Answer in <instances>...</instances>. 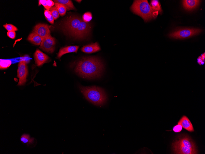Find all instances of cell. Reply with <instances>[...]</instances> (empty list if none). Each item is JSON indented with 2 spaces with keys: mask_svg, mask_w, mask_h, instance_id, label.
I'll return each instance as SVG.
<instances>
[{
  "mask_svg": "<svg viewBox=\"0 0 205 154\" xmlns=\"http://www.w3.org/2000/svg\"><path fill=\"white\" fill-rule=\"evenodd\" d=\"M201 31V30L199 29H182L172 32L168 36L170 37L174 38L183 39L196 35Z\"/></svg>",
  "mask_w": 205,
  "mask_h": 154,
  "instance_id": "5b68a950",
  "label": "cell"
},
{
  "mask_svg": "<svg viewBox=\"0 0 205 154\" xmlns=\"http://www.w3.org/2000/svg\"><path fill=\"white\" fill-rule=\"evenodd\" d=\"M55 38L50 34L42 39L40 48L46 52L52 53L55 49Z\"/></svg>",
  "mask_w": 205,
  "mask_h": 154,
  "instance_id": "52a82bcc",
  "label": "cell"
},
{
  "mask_svg": "<svg viewBox=\"0 0 205 154\" xmlns=\"http://www.w3.org/2000/svg\"><path fill=\"white\" fill-rule=\"evenodd\" d=\"M79 89L85 98L92 104L98 106L104 105L107 97L104 90L95 86H79Z\"/></svg>",
  "mask_w": 205,
  "mask_h": 154,
  "instance_id": "3957f363",
  "label": "cell"
},
{
  "mask_svg": "<svg viewBox=\"0 0 205 154\" xmlns=\"http://www.w3.org/2000/svg\"><path fill=\"white\" fill-rule=\"evenodd\" d=\"M201 1L197 0H185L183 1V5L185 9L191 10L195 8Z\"/></svg>",
  "mask_w": 205,
  "mask_h": 154,
  "instance_id": "9a60e30c",
  "label": "cell"
},
{
  "mask_svg": "<svg viewBox=\"0 0 205 154\" xmlns=\"http://www.w3.org/2000/svg\"><path fill=\"white\" fill-rule=\"evenodd\" d=\"M35 139L31 137L29 134L23 133L20 137V140L23 144L29 146L33 145L35 143Z\"/></svg>",
  "mask_w": 205,
  "mask_h": 154,
  "instance_id": "2e32d148",
  "label": "cell"
},
{
  "mask_svg": "<svg viewBox=\"0 0 205 154\" xmlns=\"http://www.w3.org/2000/svg\"><path fill=\"white\" fill-rule=\"evenodd\" d=\"M205 58V53H204L198 57L197 59L198 63L200 65L203 64L204 63Z\"/></svg>",
  "mask_w": 205,
  "mask_h": 154,
  "instance_id": "4316f807",
  "label": "cell"
},
{
  "mask_svg": "<svg viewBox=\"0 0 205 154\" xmlns=\"http://www.w3.org/2000/svg\"><path fill=\"white\" fill-rule=\"evenodd\" d=\"M35 62L38 66H40L47 61L48 56L39 49H37L34 55Z\"/></svg>",
  "mask_w": 205,
  "mask_h": 154,
  "instance_id": "8fae6325",
  "label": "cell"
},
{
  "mask_svg": "<svg viewBox=\"0 0 205 154\" xmlns=\"http://www.w3.org/2000/svg\"><path fill=\"white\" fill-rule=\"evenodd\" d=\"M92 18L91 13L87 12L85 13L83 16V20L85 22H87L90 21Z\"/></svg>",
  "mask_w": 205,
  "mask_h": 154,
  "instance_id": "484cf974",
  "label": "cell"
},
{
  "mask_svg": "<svg viewBox=\"0 0 205 154\" xmlns=\"http://www.w3.org/2000/svg\"><path fill=\"white\" fill-rule=\"evenodd\" d=\"M63 29L76 38L83 39L90 33V24L77 16H70L64 23Z\"/></svg>",
  "mask_w": 205,
  "mask_h": 154,
  "instance_id": "7a4b0ae2",
  "label": "cell"
},
{
  "mask_svg": "<svg viewBox=\"0 0 205 154\" xmlns=\"http://www.w3.org/2000/svg\"><path fill=\"white\" fill-rule=\"evenodd\" d=\"M42 39L40 36L34 31L30 33L27 38V40L37 45H41Z\"/></svg>",
  "mask_w": 205,
  "mask_h": 154,
  "instance_id": "e0dca14e",
  "label": "cell"
},
{
  "mask_svg": "<svg viewBox=\"0 0 205 154\" xmlns=\"http://www.w3.org/2000/svg\"><path fill=\"white\" fill-rule=\"evenodd\" d=\"M12 63L10 60L0 59V69H5L9 67Z\"/></svg>",
  "mask_w": 205,
  "mask_h": 154,
  "instance_id": "7402d4cb",
  "label": "cell"
},
{
  "mask_svg": "<svg viewBox=\"0 0 205 154\" xmlns=\"http://www.w3.org/2000/svg\"><path fill=\"white\" fill-rule=\"evenodd\" d=\"M55 3L52 0H39V5H42L46 10H49L51 7L54 6Z\"/></svg>",
  "mask_w": 205,
  "mask_h": 154,
  "instance_id": "d6986e66",
  "label": "cell"
},
{
  "mask_svg": "<svg viewBox=\"0 0 205 154\" xmlns=\"http://www.w3.org/2000/svg\"><path fill=\"white\" fill-rule=\"evenodd\" d=\"M131 9L135 14L140 16L145 22L153 18V10L147 0H134Z\"/></svg>",
  "mask_w": 205,
  "mask_h": 154,
  "instance_id": "277c9868",
  "label": "cell"
},
{
  "mask_svg": "<svg viewBox=\"0 0 205 154\" xmlns=\"http://www.w3.org/2000/svg\"><path fill=\"white\" fill-rule=\"evenodd\" d=\"M104 65L102 60L97 57L83 58L76 64L75 70L79 76L87 79H94L102 75Z\"/></svg>",
  "mask_w": 205,
  "mask_h": 154,
  "instance_id": "6da1fadb",
  "label": "cell"
},
{
  "mask_svg": "<svg viewBox=\"0 0 205 154\" xmlns=\"http://www.w3.org/2000/svg\"><path fill=\"white\" fill-rule=\"evenodd\" d=\"M44 14L46 19L51 24L54 23V19L51 12L49 10H46L44 12Z\"/></svg>",
  "mask_w": 205,
  "mask_h": 154,
  "instance_id": "603a6c76",
  "label": "cell"
},
{
  "mask_svg": "<svg viewBox=\"0 0 205 154\" xmlns=\"http://www.w3.org/2000/svg\"><path fill=\"white\" fill-rule=\"evenodd\" d=\"M78 45L69 46L61 48L58 53L57 57L60 58L63 55L70 53H77L79 48Z\"/></svg>",
  "mask_w": 205,
  "mask_h": 154,
  "instance_id": "5bb4252c",
  "label": "cell"
},
{
  "mask_svg": "<svg viewBox=\"0 0 205 154\" xmlns=\"http://www.w3.org/2000/svg\"><path fill=\"white\" fill-rule=\"evenodd\" d=\"M76 1L78 2H80L81 1V0H76Z\"/></svg>",
  "mask_w": 205,
  "mask_h": 154,
  "instance_id": "f546056e",
  "label": "cell"
},
{
  "mask_svg": "<svg viewBox=\"0 0 205 154\" xmlns=\"http://www.w3.org/2000/svg\"><path fill=\"white\" fill-rule=\"evenodd\" d=\"M33 31L40 36L42 39L50 34L48 26L45 24L39 23L34 27Z\"/></svg>",
  "mask_w": 205,
  "mask_h": 154,
  "instance_id": "30bf717a",
  "label": "cell"
},
{
  "mask_svg": "<svg viewBox=\"0 0 205 154\" xmlns=\"http://www.w3.org/2000/svg\"><path fill=\"white\" fill-rule=\"evenodd\" d=\"M182 127L180 124H178L174 126L173 128V130L175 132H178L181 131Z\"/></svg>",
  "mask_w": 205,
  "mask_h": 154,
  "instance_id": "83f0119b",
  "label": "cell"
},
{
  "mask_svg": "<svg viewBox=\"0 0 205 154\" xmlns=\"http://www.w3.org/2000/svg\"><path fill=\"white\" fill-rule=\"evenodd\" d=\"M26 62L24 60H21L18 65L17 77L19 78L17 85H24L26 81L28 69Z\"/></svg>",
  "mask_w": 205,
  "mask_h": 154,
  "instance_id": "8992f818",
  "label": "cell"
},
{
  "mask_svg": "<svg viewBox=\"0 0 205 154\" xmlns=\"http://www.w3.org/2000/svg\"><path fill=\"white\" fill-rule=\"evenodd\" d=\"M7 35L10 38L13 39L15 37L16 32L15 31H8Z\"/></svg>",
  "mask_w": 205,
  "mask_h": 154,
  "instance_id": "f1b7e54d",
  "label": "cell"
},
{
  "mask_svg": "<svg viewBox=\"0 0 205 154\" xmlns=\"http://www.w3.org/2000/svg\"><path fill=\"white\" fill-rule=\"evenodd\" d=\"M178 139L175 140L177 143L185 147L197 150L195 144L190 137L186 135H181Z\"/></svg>",
  "mask_w": 205,
  "mask_h": 154,
  "instance_id": "9c48e42d",
  "label": "cell"
},
{
  "mask_svg": "<svg viewBox=\"0 0 205 154\" xmlns=\"http://www.w3.org/2000/svg\"><path fill=\"white\" fill-rule=\"evenodd\" d=\"M54 2L63 5L66 8L67 10L69 11L72 10H75L72 1L70 0H54Z\"/></svg>",
  "mask_w": 205,
  "mask_h": 154,
  "instance_id": "ac0fdd59",
  "label": "cell"
},
{
  "mask_svg": "<svg viewBox=\"0 0 205 154\" xmlns=\"http://www.w3.org/2000/svg\"><path fill=\"white\" fill-rule=\"evenodd\" d=\"M178 124H180L182 128L190 132L194 131L192 123L186 116H183L178 121Z\"/></svg>",
  "mask_w": 205,
  "mask_h": 154,
  "instance_id": "7c38bea8",
  "label": "cell"
},
{
  "mask_svg": "<svg viewBox=\"0 0 205 154\" xmlns=\"http://www.w3.org/2000/svg\"><path fill=\"white\" fill-rule=\"evenodd\" d=\"M49 10L51 12L54 19L56 20L59 17V13L55 5L51 7Z\"/></svg>",
  "mask_w": 205,
  "mask_h": 154,
  "instance_id": "cb8c5ba5",
  "label": "cell"
},
{
  "mask_svg": "<svg viewBox=\"0 0 205 154\" xmlns=\"http://www.w3.org/2000/svg\"><path fill=\"white\" fill-rule=\"evenodd\" d=\"M100 48L97 42L85 45L82 47L81 50L85 53H90L100 50Z\"/></svg>",
  "mask_w": 205,
  "mask_h": 154,
  "instance_id": "4fadbf2b",
  "label": "cell"
},
{
  "mask_svg": "<svg viewBox=\"0 0 205 154\" xmlns=\"http://www.w3.org/2000/svg\"><path fill=\"white\" fill-rule=\"evenodd\" d=\"M3 27L8 31H15L18 30L17 28L14 25L10 24H6Z\"/></svg>",
  "mask_w": 205,
  "mask_h": 154,
  "instance_id": "d4e9b609",
  "label": "cell"
},
{
  "mask_svg": "<svg viewBox=\"0 0 205 154\" xmlns=\"http://www.w3.org/2000/svg\"><path fill=\"white\" fill-rule=\"evenodd\" d=\"M172 148L174 154H195L198 153L197 150L183 146L176 141L172 143Z\"/></svg>",
  "mask_w": 205,
  "mask_h": 154,
  "instance_id": "ba28073f",
  "label": "cell"
},
{
  "mask_svg": "<svg viewBox=\"0 0 205 154\" xmlns=\"http://www.w3.org/2000/svg\"><path fill=\"white\" fill-rule=\"evenodd\" d=\"M55 5L56 7L59 14L61 16H64L66 12V8L62 4L57 3H55Z\"/></svg>",
  "mask_w": 205,
  "mask_h": 154,
  "instance_id": "44dd1931",
  "label": "cell"
},
{
  "mask_svg": "<svg viewBox=\"0 0 205 154\" xmlns=\"http://www.w3.org/2000/svg\"><path fill=\"white\" fill-rule=\"evenodd\" d=\"M150 6L153 11L161 12V7L159 2L158 0L151 1Z\"/></svg>",
  "mask_w": 205,
  "mask_h": 154,
  "instance_id": "ffe728a7",
  "label": "cell"
}]
</instances>
